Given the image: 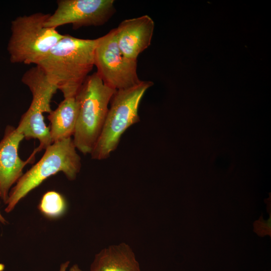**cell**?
Segmentation results:
<instances>
[{
  "label": "cell",
  "mask_w": 271,
  "mask_h": 271,
  "mask_svg": "<svg viewBox=\"0 0 271 271\" xmlns=\"http://www.w3.org/2000/svg\"><path fill=\"white\" fill-rule=\"evenodd\" d=\"M97 39H84L68 34L52 48L38 65L64 98L75 97L94 66Z\"/></svg>",
  "instance_id": "6da1fadb"
},
{
  "label": "cell",
  "mask_w": 271,
  "mask_h": 271,
  "mask_svg": "<svg viewBox=\"0 0 271 271\" xmlns=\"http://www.w3.org/2000/svg\"><path fill=\"white\" fill-rule=\"evenodd\" d=\"M81 168V158L71 138L53 143L40 160L23 174L9 194L5 211L11 212L18 202L48 177L62 172L74 180Z\"/></svg>",
  "instance_id": "7a4b0ae2"
},
{
  "label": "cell",
  "mask_w": 271,
  "mask_h": 271,
  "mask_svg": "<svg viewBox=\"0 0 271 271\" xmlns=\"http://www.w3.org/2000/svg\"><path fill=\"white\" fill-rule=\"evenodd\" d=\"M115 91L105 85L95 72L87 77L77 94L79 110L73 141L82 153L91 154Z\"/></svg>",
  "instance_id": "3957f363"
},
{
  "label": "cell",
  "mask_w": 271,
  "mask_h": 271,
  "mask_svg": "<svg viewBox=\"0 0 271 271\" xmlns=\"http://www.w3.org/2000/svg\"><path fill=\"white\" fill-rule=\"evenodd\" d=\"M153 84L152 81L141 80L132 87L115 91L101 131L90 154L92 159L108 158L116 149L125 130L140 121L139 105L145 93Z\"/></svg>",
  "instance_id": "277c9868"
},
{
  "label": "cell",
  "mask_w": 271,
  "mask_h": 271,
  "mask_svg": "<svg viewBox=\"0 0 271 271\" xmlns=\"http://www.w3.org/2000/svg\"><path fill=\"white\" fill-rule=\"evenodd\" d=\"M50 15L36 13L12 22L7 48L12 63L36 65L63 37L56 29L45 26Z\"/></svg>",
  "instance_id": "5b68a950"
},
{
  "label": "cell",
  "mask_w": 271,
  "mask_h": 271,
  "mask_svg": "<svg viewBox=\"0 0 271 271\" xmlns=\"http://www.w3.org/2000/svg\"><path fill=\"white\" fill-rule=\"evenodd\" d=\"M96 39L94 64L103 83L115 90L138 84L141 80L137 73V61L127 59L120 51L115 28Z\"/></svg>",
  "instance_id": "8992f818"
},
{
  "label": "cell",
  "mask_w": 271,
  "mask_h": 271,
  "mask_svg": "<svg viewBox=\"0 0 271 271\" xmlns=\"http://www.w3.org/2000/svg\"><path fill=\"white\" fill-rule=\"evenodd\" d=\"M113 0H59L45 26L56 29L71 24L74 30L83 27L100 26L115 12Z\"/></svg>",
  "instance_id": "52a82bcc"
},
{
  "label": "cell",
  "mask_w": 271,
  "mask_h": 271,
  "mask_svg": "<svg viewBox=\"0 0 271 271\" xmlns=\"http://www.w3.org/2000/svg\"><path fill=\"white\" fill-rule=\"evenodd\" d=\"M24 139L23 134L16 127L9 125L0 142V198L6 204L10 188L23 175L25 166L34 161L38 153L36 148L26 161L21 160L18 150Z\"/></svg>",
  "instance_id": "ba28073f"
},
{
  "label": "cell",
  "mask_w": 271,
  "mask_h": 271,
  "mask_svg": "<svg viewBox=\"0 0 271 271\" xmlns=\"http://www.w3.org/2000/svg\"><path fill=\"white\" fill-rule=\"evenodd\" d=\"M154 22L147 15L124 20L115 28L117 44L124 57L137 61L151 44Z\"/></svg>",
  "instance_id": "9c48e42d"
},
{
  "label": "cell",
  "mask_w": 271,
  "mask_h": 271,
  "mask_svg": "<svg viewBox=\"0 0 271 271\" xmlns=\"http://www.w3.org/2000/svg\"><path fill=\"white\" fill-rule=\"evenodd\" d=\"M89 271H141L131 247L125 242L112 244L95 254Z\"/></svg>",
  "instance_id": "30bf717a"
},
{
  "label": "cell",
  "mask_w": 271,
  "mask_h": 271,
  "mask_svg": "<svg viewBox=\"0 0 271 271\" xmlns=\"http://www.w3.org/2000/svg\"><path fill=\"white\" fill-rule=\"evenodd\" d=\"M79 110V104L75 97L64 98L57 107L48 116L50 122V132L52 143L73 136Z\"/></svg>",
  "instance_id": "8fae6325"
},
{
  "label": "cell",
  "mask_w": 271,
  "mask_h": 271,
  "mask_svg": "<svg viewBox=\"0 0 271 271\" xmlns=\"http://www.w3.org/2000/svg\"><path fill=\"white\" fill-rule=\"evenodd\" d=\"M22 82L29 87L32 94L30 106L43 113H49L52 110L51 99L58 88L49 80L44 70L38 65L31 68L23 74Z\"/></svg>",
  "instance_id": "7c38bea8"
},
{
  "label": "cell",
  "mask_w": 271,
  "mask_h": 271,
  "mask_svg": "<svg viewBox=\"0 0 271 271\" xmlns=\"http://www.w3.org/2000/svg\"><path fill=\"white\" fill-rule=\"evenodd\" d=\"M16 128L26 140H39L40 145L36 148L38 152L46 149L53 143L50 128L44 122L43 113L31 106L22 116Z\"/></svg>",
  "instance_id": "4fadbf2b"
},
{
  "label": "cell",
  "mask_w": 271,
  "mask_h": 271,
  "mask_svg": "<svg viewBox=\"0 0 271 271\" xmlns=\"http://www.w3.org/2000/svg\"><path fill=\"white\" fill-rule=\"evenodd\" d=\"M66 207L64 197L59 193L50 191L42 197L39 205V209L45 216L55 218L61 216Z\"/></svg>",
  "instance_id": "5bb4252c"
},
{
  "label": "cell",
  "mask_w": 271,
  "mask_h": 271,
  "mask_svg": "<svg viewBox=\"0 0 271 271\" xmlns=\"http://www.w3.org/2000/svg\"><path fill=\"white\" fill-rule=\"evenodd\" d=\"M271 215L267 220H264L262 217H260L258 220L254 222L253 224L254 231L259 236H263L266 235L270 236L271 232Z\"/></svg>",
  "instance_id": "9a60e30c"
},
{
  "label": "cell",
  "mask_w": 271,
  "mask_h": 271,
  "mask_svg": "<svg viewBox=\"0 0 271 271\" xmlns=\"http://www.w3.org/2000/svg\"><path fill=\"white\" fill-rule=\"evenodd\" d=\"M69 261H67L60 265L59 271H66L69 264Z\"/></svg>",
  "instance_id": "2e32d148"
},
{
  "label": "cell",
  "mask_w": 271,
  "mask_h": 271,
  "mask_svg": "<svg viewBox=\"0 0 271 271\" xmlns=\"http://www.w3.org/2000/svg\"><path fill=\"white\" fill-rule=\"evenodd\" d=\"M69 271H83L80 269V268L79 267V266L77 264H74L73 265Z\"/></svg>",
  "instance_id": "e0dca14e"
},
{
  "label": "cell",
  "mask_w": 271,
  "mask_h": 271,
  "mask_svg": "<svg viewBox=\"0 0 271 271\" xmlns=\"http://www.w3.org/2000/svg\"><path fill=\"white\" fill-rule=\"evenodd\" d=\"M0 222L4 224H5L7 223V220L3 217L1 212H0Z\"/></svg>",
  "instance_id": "ac0fdd59"
}]
</instances>
